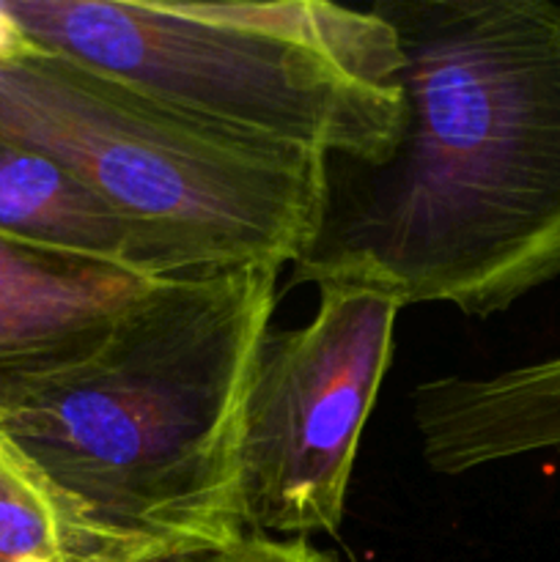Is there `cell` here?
<instances>
[{
    "instance_id": "obj_1",
    "label": "cell",
    "mask_w": 560,
    "mask_h": 562,
    "mask_svg": "<svg viewBox=\"0 0 560 562\" xmlns=\"http://www.w3.org/2000/svg\"><path fill=\"white\" fill-rule=\"evenodd\" d=\"M371 9L399 38L404 130L379 168L327 159V209L294 280L508 311L560 278V3Z\"/></svg>"
},
{
    "instance_id": "obj_2",
    "label": "cell",
    "mask_w": 560,
    "mask_h": 562,
    "mask_svg": "<svg viewBox=\"0 0 560 562\" xmlns=\"http://www.w3.org/2000/svg\"><path fill=\"white\" fill-rule=\"evenodd\" d=\"M278 274L148 280L93 349L27 390L0 428L146 558L239 538L242 417Z\"/></svg>"
},
{
    "instance_id": "obj_3",
    "label": "cell",
    "mask_w": 560,
    "mask_h": 562,
    "mask_svg": "<svg viewBox=\"0 0 560 562\" xmlns=\"http://www.w3.org/2000/svg\"><path fill=\"white\" fill-rule=\"evenodd\" d=\"M38 49L253 140L379 168L404 130L393 25L329 0H3Z\"/></svg>"
},
{
    "instance_id": "obj_4",
    "label": "cell",
    "mask_w": 560,
    "mask_h": 562,
    "mask_svg": "<svg viewBox=\"0 0 560 562\" xmlns=\"http://www.w3.org/2000/svg\"><path fill=\"white\" fill-rule=\"evenodd\" d=\"M0 140L69 170L141 239L154 280L294 267L327 209V157L236 135L64 55L0 60Z\"/></svg>"
},
{
    "instance_id": "obj_5",
    "label": "cell",
    "mask_w": 560,
    "mask_h": 562,
    "mask_svg": "<svg viewBox=\"0 0 560 562\" xmlns=\"http://www.w3.org/2000/svg\"><path fill=\"white\" fill-rule=\"evenodd\" d=\"M316 285L311 322L264 340L242 417V525L275 538L338 536L404 307L362 280Z\"/></svg>"
},
{
    "instance_id": "obj_6",
    "label": "cell",
    "mask_w": 560,
    "mask_h": 562,
    "mask_svg": "<svg viewBox=\"0 0 560 562\" xmlns=\"http://www.w3.org/2000/svg\"><path fill=\"white\" fill-rule=\"evenodd\" d=\"M146 283L0 236V417L93 349Z\"/></svg>"
},
{
    "instance_id": "obj_7",
    "label": "cell",
    "mask_w": 560,
    "mask_h": 562,
    "mask_svg": "<svg viewBox=\"0 0 560 562\" xmlns=\"http://www.w3.org/2000/svg\"><path fill=\"white\" fill-rule=\"evenodd\" d=\"M421 453L437 475H464L560 445V357L492 376H439L410 393Z\"/></svg>"
},
{
    "instance_id": "obj_8",
    "label": "cell",
    "mask_w": 560,
    "mask_h": 562,
    "mask_svg": "<svg viewBox=\"0 0 560 562\" xmlns=\"http://www.w3.org/2000/svg\"><path fill=\"white\" fill-rule=\"evenodd\" d=\"M0 236L33 250L154 280L135 231L44 154L0 140Z\"/></svg>"
},
{
    "instance_id": "obj_9",
    "label": "cell",
    "mask_w": 560,
    "mask_h": 562,
    "mask_svg": "<svg viewBox=\"0 0 560 562\" xmlns=\"http://www.w3.org/2000/svg\"><path fill=\"white\" fill-rule=\"evenodd\" d=\"M0 562H152L104 532L0 428Z\"/></svg>"
},
{
    "instance_id": "obj_10",
    "label": "cell",
    "mask_w": 560,
    "mask_h": 562,
    "mask_svg": "<svg viewBox=\"0 0 560 562\" xmlns=\"http://www.w3.org/2000/svg\"><path fill=\"white\" fill-rule=\"evenodd\" d=\"M152 562H338L307 538H275L245 530L239 538L163 554Z\"/></svg>"
},
{
    "instance_id": "obj_11",
    "label": "cell",
    "mask_w": 560,
    "mask_h": 562,
    "mask_svg": "<svg viewBox=\"0 0 560 562\" xmlns=\"http://www.w3.org/2000/svg\"><path fill=\"white\" fill-rule=\"evenodd\" d=\"M33 49H36V44L27 42V36L16 27V22L11 20L9 11L3 9V0H0V60L22 58Z\"/></svg>"
}]
</instances>
